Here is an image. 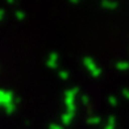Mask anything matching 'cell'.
<instances>
[{
    "label": "cell",
    "instance_id": "1",
    "mask_svg": "<svg viewBox=\"0 0 129 129\" xmlns=\"http://www.w3.org/2000/svg\"><path fill=\"white\" fill-rule=\"evenodd\" d=\"M79 93V88H69L66 92H64V98H63V103L64 107H66L67 112H73L75 113L77 111V105H75V99H77V95Z\"/></svg>",
    "mask_w": 129,
    "mask_h": 129
},
{
    "label": "cell",
    "instance_id": "2",
    "mask_svg": "<svg viewBox=\"0 0 129 129\" xmlns=\"http://www.w3.org/2000/svg\"><path fill=\"white\" fill-rule=\"evenodd\" d=\"M83 66L87 69V71L90 73L91 77L93 78H99L103 74V70L99 64L95 62V59H92L91 57H84L83 58Z\"/></svg>",
    "mask_w": 129,
    "mask_h": 129
},
{
    "label": "cell",
    "instance_id": "3",
    "mask_svg": "<svg viewBox=\"0 0 129 129\" xmlns=\"http://www.w3.org/2000/svg\"><path fill=\"white\" fill-rule=\"evenodd\" d=\"M15 99H16V96L12 91L0 88V105L2 107H4V105H7L9 103H13Z\"/></svg>",
    "mask_w": 129,
    "mask_h": 129
},
{
    "label": "cell",
    "instance_id": "4",
    "mask_svg": "<svg viewBox=\"0 0 129 129\" xmlns=\"http://www.w3.org/2000/svg\"><path fill=\"white\" fill-rule=\"evenodd\" d=\"M58 63H59V55H58V53L51 51L48 57V59H46V66L49 69H57Z\"/></svg>",
    "mask_w": 129,
    "mask_h": 129
},
{
    "label": "cell",
    "instance_id": "5",
    "mask_svg": "<svg viewBox=\"0 0 129 129\" xmlns=\"http://www.w3.org/2000/svg\"><path fill=\"white\" fill-rule=\"evenodd\" d=\"M74 117H75V113H73V112H64V113H62V116H61V124L63 125V126H67V125H70L71 122L74 121Z\"/></svg>",
    "mask_w": 129,
    "mask_h": 129
},
{
    "label": "cell",
    "instance_id": "6",
    "mask_svg": "<svg viewBox=\"0 0 129 129\" xmlns=\"http://www.w3.org/2000/svg\"><path fill=\"white\" fill-rule=\"evenodd\" d=\"M100 7L105 11H116L117 8H119V3L111 2V0H105V2L100 3Z\"/></svg>",
    "mask_w": 129,
    "mask_h": 129
},
{
    "label": "cell",
    "instance_id": "7",
    "mask_svg": "<svg viewBox=\"0 0 129 129\" xmlns=\"http://www.w3.org/2000/svg\"><path fill=\"white\" fill-rule=\"evenodd\" d=\"M86 122L90 126H98V125L102 124V117L100 116H96V115H90L88 117H87Z\"/></svg>",
    "mask_w": 129,
    "mask_h": 129
},
{
    "label": "cell",
    "instance_id": "8",
    "mask_svg": "<svg viewBox=\"0 0 129 129\" xmlns=\"http://www.w3.org/2000/svg\"><path fill=\"white\" fill-rule=\"evenodd\" d=\"M116 128H117V120H116V117L113 115L112 116H108V119H107V121H105L103 129H116Z\"/></svg>",
    "mask_w": 129,
    "mask_h": 129
},
{
    "label": "cell",
    "instance_id": "9",
    "mask_svg": "<svg viewBox=\"0 0 129 129\" xmlns=\"http://www.w3.org/2000/svg\"><path fill=\"white\" fill-rule=\"evenodd\" d=\"M115 69L117 71H128L129 62L128 61H117V62H115Z\"/></svg>",
    "mask_w": 129,
    "mask_h": 129
},
{
    "label": "cell",
    "instance_id": "10",
    "mask_svg": "<svg viewBox=\"0 0 129 129\" xmlns=\"http://www.w3.org/2000/svg\"><path fill=\"white\" fill-rule=\"evenodd\" d=\"M4 111H5V113L7 115H12V113H15V111H16V108H17V103L16 102H13V103H9V104H7V105H4Z\"/></svg>",
    "mask_w": 129,
    "mask_h": 129
},
{
    "label": "cell",
    "instance_id": "11",
    "mask_svg": "<svg viewBox=\"0 0 129 129\" xmlns=\"http://www.w3.org/2000/svg\"><path fill=\"white\" fill-rule=\"evenodd\" d=\"M80 103L84 105V107H90L91 105V99L88 95H82L80 96Z\"/></svg>",
    "mask_w": 129,
    "mask_h": 129
},
{
    "label": "cell",
    "instance_id": "12",
    "mask_svg": "<svg viewBox=\"0 0 129 129\" xmlns=\"http://www.w3.org/2000/svg\"><path fill=\"white\" fill-rule=\"evenodd\" d=\"M15 17H16L17 21H22L25 19V12L21 9H17V11H15Z\"/></svg>",
    "mask_w": 129,
    "mask_h": 129
},
{
    "label": "cell",
    "instance_id": "13",
    "mask_svg": "<svg viewBox=\"0 0 129 129\" xmlns=\"http://www.w3.org/2000/svg\"><path fill=\"white\" fill-rule=\"evenodd\" d=\"M108 104L111 107H116V105L119 104V99L116 98V95H109L108 96Z\"/></svg>",
    "mask_w": 129,
    "mask_h": 129
},
{
    "label": "cell",
    "instance_id": "14",
    "mask_svg": "<svg viewBox=\"0 0 129 129\" xmlns=\"http://www.w3.org/2000/svg\"><path fill=\"white\" fill-rule=\"evenodd\" d=\"M58 77H59L62 80H67L70 78V74H69L67 70H61V71L58 73Z\"/></svg>",
    "mask_w": 129,
    "mask_h": 129
},
{
    "label": "cell",
    "instance_id": "15",
    "mask_svg": "<svg viewBox=\"0 0 129 129\" xmlns=\"http://www.w3.org/2000/svg\"><path fill=\"white\" fill-rule=\"evenodd\" d=\"M49 129H64V126L62 124H57V122H53L49 125Z\"/></svg>",
    "mask_w": 129,
    "mask_h": 129
},
{
    "label": "cell",
    "instance_id": "16",
    "mask_svg": "<svg viewBox=\"0 0 129 129\" xmlns=\"http://www.w3.org/2000/svg\"><path fill=\"white\" fill-rule=\"evenodd\" d=\"M121 95L124 99H126V100H129V88H122L121 90Z\"/></svg>",
    "mask_w": 129,
    "mask_h": 129
},
{
    "label": "cell",
    "instance_id": "17",
    "mask_svg": "<svg viewBox=\"0 0 129 129\" xmlns=\"http://www.w3.org/2000/svg\"><path fill=\"white\" fill-rule=\"evenodd\" d=\"M4 16H5V11L4 9H0V21L4 19Z\"/></svg>",
    "mask_w": 129,
    "mask_h": 129
},
{
    "label": "cell",
    "instance_id": "18",
    "mask_svg": "<svg viewBox=\"0 0 129 129\" xmlns=\"http://www.w3.org/2000/svg\"><path fill=\"white\" fill-rule=\"evenodd\" d=\"M7 4H9V5H13V4H16V2H15V0H7Z\"/></svg>",
    "mask_w": 129,
    "mask_h": 129
},
{
    "label": "cell",
    "instance_id": "19",
    "mask_svg": "<svg viewBox=\"0 0 129 129\" xmlns=\"http://www.w3.org/2000/svg\"><path fill=\"white\" fill-rule=\"evenodd\" d=\"M70 3H71V4H79V0H71Z\"/></svg>",
    "mask_w": 129,
    "mask_h": 129
},
{
    "label": "cell",
    "instance_id": "20",
    "mask_svg": "<svg viewBox=\"0 0 129 129\" xmlns=\"http://www.w3.org/2000/svg\"><path fill=\"white\" fill-rule=\"evenodd\" d=\"M0 107H2V105H0Z\"/></svg>",
    "mask_w": 129,
    "mask_h": 129
}]
</instances>
